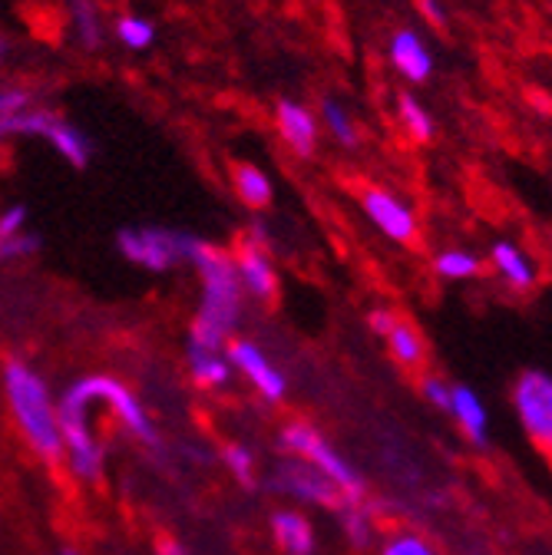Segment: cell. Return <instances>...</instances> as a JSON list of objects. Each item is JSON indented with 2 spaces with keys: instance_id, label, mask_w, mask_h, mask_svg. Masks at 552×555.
<instances>
[{
  "instance_id": "34",
  "label": "cell",
  "mask_w": 552,
  "mask_h": 555,
  "mask_svg": "<svg viewBox=\"0 0 552 555\" xmlns=\"http://www.w3.org/2000/svg\"><path fill=\"white\" fill-rule=\"evenodd\" d=\"M0 50H4V40H0Z\"/></svg>"
},
{
  "instance_id": "29",
  "label": "cell",
  "mask_w": 552,
  "mask_h": 555,
  "mask_svg": "<svg viewBox=\"0 0 552 555\" xmlns=\"http://www.w3.org/2000/svg\"><path fill=\"white\" fill-rule=\"evenodd\" d=\"M24 222H27V208H24V205H14V208H8V212L0 216V238L21 235V232H24Z\"/></svg>"
},
{
  "instance_id": "8",
  "label": "cell",
  "mask_w": 552,
  "mask_h": 555,
  "mask_svg": "<svg viewBox=\"0 0 552 555\" xmlns=\"http://www.w3.org/2000/svg\"><path fill=\"white\" fill-rule=\"evenodd\" d=\"M226 358H229L232 371H239L265 400H271V403L285 400L288 380H285V374L279 371V364H274L258 344L242 340V337H232V340L226 344Z\"/></svg>"
},
{
  "instance_id": "17",
  "label": "cell",
  "mask_w": 552,
  "mask_h": 555,
  "mask_svg": "<svg viewBox=\"0 0 552 555\" xmlns=\"http://www.w3.org/2000/svg\"><path fill=\"white\" fill-rule=\"evenodd\" d=\"M390 63L400 69L410 83H424L431 77V69H434L431 50L424 47V40L418 34H410V30H400L390 40Z\"/></svg>"
},
{
  "instance_id": "20",
  "label": "cell",
  "mask_w": 552,
  "mask_h": 555,
  "mask_svg": "<svg viewBox=\"0 0 552 555\" xmlns=\"http://www.w3.org/2000/svg\"><path fill=\"white\" fill-rule=\"evenodd\" d=\"M235 192H239V198L248 208H265L271 202V182H268V176L261 169L248 166V163L235 166Z\"/></svg>"
},
{
  "instance_id": "25",
  "label": "cell",
  "mask_w": 552,
  "mask_h": 555,
  "mask_svg": "<svg viewBox=\"0 0 552 555\" xmlns=\"http://www.w3.org/2000/svg\"><path fill=\"white\" fill-rule=\"evenodd\" d=\"M321 113H324V122H328V129L334 132V139L337 143H344V146H355L358 143V132H355V122H351V116L344 113L337 103H324L321 106Z\"/></svg>"
},
{
  "instance_id": "2",
  "label": "cell",
  "mask_w": 552,
  "mask_h": 555,
  "mask_svg": "<svg viewBox=\"0 0 552 555\" xmlns=\"http://www.w3.org/2000/svg\"><path fill=\"white\" fill-rule=\"evenodd\" d=\"M4 390H8L14 421H17L24 440L34 447V453L50 463L63 460V434H60L56 403H53L47 384L40 380V374L21 361H11L4 367Z\"/></svg>"
},
{
  "instance_id": "35",
  "label": "cell",
  "mask_w": 552,
  "mask_h": 555,
  "mask_svg": "<svg viewBox=\"0 0 552 555\" xmlns=\"http://www.w3.org/2000/svg\"><path fill=\"white\" fill-rule=\"evenodd\" d=\"M549 460H552V450H549Z\"/></svg>"
},
{
  "instance_id": "32",
  "label": "cell",
  "mask_w": 552,
  "mask_h": 555,
  "mask_svg": "<svg viewBox=\"0 0 552 555\" xmlns=\"http://www.w3.org/2000/svg\"><path fill=\"white\" fill-rule=\"evenodd\" d=\"M159 555H185V548L176 545L172 539H163V542H159Z\"/></svg>"
},
{
  "instance_id": "3",
  "label": "cell",
  "mask_w": 552,
  "mask_h": 555,
  "mask_svg": "<svg viewBox=\"0 0 552 555\" xmlns=\"http://www.w3.org/2000/svg\"><path fill=\"white\" fill-rule=\"evenodd\" d=\"M279 443H282V450H285L288 456H298V460L311 463L314 469H321V473L337 486L341 496L348 500V503H364V496H368V482H364V476L358 473V466H355L348 456H344L341 450H334V447L328 443V437L318 434L311 424H305V421L288 424V427L282 430Z\"/></svg>"
},
{
  "instance_id": "13",
  "label": "cell",
  "mask_w": 552,
  "mask_h": 555,
  "mask_svg": "<svg viewBox=\"0 0 552 555\" xmlns=\"http://www.w3.org/2000/svg\"><path fill=\"white\" fill-rule=\"evenodd\" d=\"M185 364H189L192 380L202 390H222V387H229V380L235 374L226 351H216V347H205L195 340H185Z\"/></svg>"
},
{
  "instance_id": "14",
  "label": "cell",
  "mask_w": 552,
  "mask_h": 555,
  "mask_svg": "<svg viewBox=\"0 0 552 555\" xmlns=\"http://www.w3.org/2000/svg\"><path fill=\"white\" fill-rule=\"evenodd\" d=\"M490 264H493V271L503 278V282L513 288V292H519V295H526V292H532L536 288V264H532V258L519 248V245H513V242H497L493 245V251H490Z\"/></svg>"
},
{
  "instance_id": "16",
  "label": "cell",
  "mask_w": 552,
  "mask_h": 555,
  "mask_svg": "<svg viewBox=\"0 0 552 555\" xmlns=\"http://www.w3.org/2000/svg\"><path fill=\"white\" fill-rule=\"evenodd\" d=\"M279 129H282L285 143L292 146V153H298L301 159H308L314 153L318 126H314V116L301 103H292V100L279 103Z\"/></svg>"
},
{
  "instance_id": "28",
  "label": "cell",
  "mask_w": 552,
  "mask_h": 555,
  "mask_svg": "<svg viewBox=\"0 0 552 555\" xmlns=\"http://www.w3.org/2000/svg\"><path fill=\"white\" fill-rule=\"evenodd\" d=\"M450 390H453V384H447L444 377H434V374H431V377H424V380H421V393H424V400H427V403H434V406H437V410H444V413L450 410Z\"/></svg>"
},
{
  "instance_id": "10",
  "label": "cell",
  "mask_w": 552,
  "mask_h": 555,
  "mask_svg": "<svg viewBox=\"0 0 552 555\" xmlns=\"http://www.w3.org/2000/svg\"><path fill=\"white\" fill-rule=\"evenodd\" d=\"M361 205H364L368 219H371L390 242L410 245L413 238H418V216H413V208H410L403 198H397L394 192L371 185V189L361 192Z\"/></svg>"
},
{
  "instance_id": "33",
  "label": "cell",
  "mask_w": 552,
  "mask_h": 555,
  "mask_svg": "<svg viewBox=\"0 0 552 555\" xmlns=\"http://www.w3.org/2000/svg\"><path fill=\"white\" fill-rule=\"evenodd\" d=\"M56 555H80V552H74V548H63V552H56Z\"/></svg>"
},
{
  "instance_id": "9",
  "label": "cell",
  "mask_w": 552,
  "mask_h": 555,
  "mask_svg": "<svg viewBox=\"0 0 552 555\" xmlns=\"http://www.w3.org/2000/svg\"><path fill=\"white\" fill-rule=\"evenodd\" d=\"M4 132H37V135H47L50 143L56 146V153H60L63 159H70L77 169H84V166L90 163V143H87V135L77 132L74 126L60 122V119L50 116V113L30 109V113L8 116V119H4Z\"/></svg>"
},
{
  "instance_id": "21",
  "label": "cell",
  "mask_w": 552,
  "mask_h": 555,
  "mask_svg": "<svg viewBox=\"0 0 552 555\" xmlns=\"http://www.w3.org/2000/svg\"><path fill=\"white\" fill-rule=\"evenodd\" d=\"M337 519H341V529H344V535H348V542L355 548L371 545V513L364 509V503L337 506Z\"/></svg>"
},
{
  "instance_id": "22",
  "label": "cell",
  "mask_w": 552,
  "mask_h": 555,
  "mask_svg": "<svg viewBox=\"0 0 552 555\" xmlns=\"http://www.w3.org/2000/svg\"><path fill=\"white\" fill-rule=\"evenodd\" d=\"M381 555H440V552L427 535L403 529V532L387 535V542L381 545Z\"/></svg>"
},
{
  "instance_id": "11",
  "label": "cell",
  "mask_w": 552,
  "mask_h": 555,
  "mask_svg": "<svg viewBox=\"0 0 552 555\" xmlns=\"http://www.w3.org/2000/svg\"><path fill=\"white\" fill-rule=\"evenodd\" d=\"M235 268H239L242 288L252 298L268 301V298H274V292H279V278H274V264L265 248V238H245L235 255Z\"/></svg>"
},
{
  "instance_id": "6",
  "label": "cell",
  "mask_w": 552,
  "mask_h": 555,
  "mask_svg": "<svg viewBox=\"0 0 552 555\" xmlns=\"http://www.w3.org/2000/svg\"><path fill=\"white\" fill-rule=\"evenodd\" d=\"M513 410L526 437L539 450H552V374L545 371H526L513 384Z\"/></svg>"
},
{
  "instance_id": "4",
  "label": "cell",
  "mask_w": 552,
  "mask_h": 555,
  "mask_svg": "<svg viewBox=\"0 0 552 555\" xmlns=\"http://www.w3.org/2000/svg\"><path fill=\"white\" fill-rule=\"evenodd\" d=\"M126 261L140 264L146 271H169L179 261H192L198 238L172 229H123L116 238Z\"/></svg>"
},
{
  "instance_id": "24",
  "label": "cell",
  "mask_w": 552,
  "mask_h": 555,
  "mask_svg": "<svg viewBox=\"0 0 552 555\" xmlns=\"http://www.w3.org/2000/svg\"><path fill=\"white\" fill-rule=\"evenodd\" d=\"M222 460H226L229 473L245 486V490H252V486H255V456H252V450L242 447V443H229L222 450Z\"/></svg>"
},
{
  "instance_id": "5",
  "label": "cell",
  "mask_w": 552,
  "mask_h": 555,
  "mask_svg": "<svg viewBox=\"0 0 552 555\" xmlns=\"http://www.w3.org/2000/svg\"><path fill=\"white\" fill-rule=\"evenodd\" d=\"M268 486L279 496H288L295 503H314V506H328V509H337V506L348 503L321 469H314L311 463H305L298 456L274 463V469L268 476Z\"/></svg>"
},
{
  "instance_id": "27",
  "label": "cell",
  "mask_w": 552,
  "mask_h": 555,
  "mask_svg": "<svg viewBox=\"0 0 552 555\" xmlns=\"http://www.w3.org/2000/svg\"><path fill=\"white\" fill-rule=\"evenodd\" d=\"M40 248V238L37 235H11V238H0V261H17V258H27Z\"/></svg>"
},
{
  "instance_id": "15",
  "label": "cell",
  "mask_w": 552,
  "mask_h": 555,
  "mask_svg": "<svg viewBox=\"0 0 552 555\" xmlns=\"http://www.w3.org/2000/svg\"><path fill=\"white\" fill-rule=\"evenodd\" d=\"M271 535L285 555H314V545H318L314 526L298 509L271 513Z\"/></svg>"
},
{
  "instance_id": "23",
  "label": "cell",
  "mask_w": 552,
  "mask_h": 555,
  "mask_svg": "<svg viewBox=\"0 0 552 555\" xmlns=\"http://www.w3.org/2000/svg\"><path fill=\"white\" fill-rule=\"evenodd\" d=\"M400 122L403 129L413 135V139H421V143H427V139L434 135V119L431 113L413 100V96H400Z\"/></svg>"
},
{
  "instance_id": "12",
  "label": "cell",
  "mask_w": 552,
  "mask_h": 555,
  "mask_svg": "<svg viewBox=\"0 0 552 555\" xmlns=\"http://www.w3.org/2000/svg\"><path fill=\"white\" fill-rule=\"evenodd\" d=\"M447 413L453 416L460 434L473 447H487V440H490V410H487V403L479 400L476 390H470L463 384H453V390H450V410Z\"/></svg>"
},
{
  "instance_id": "7",
  "label": "cell",
  "mask_w": 552,
  "mask_h": 555,
  "mask_svg": "<svg viewBox=\"0 0 552 555\" xmlns=\"http://www.w3.org/2000/svg\"><path fill=\"white\" fill-rule=\"evenodd\" d=\"M80 384L87 387V393L100 403H106L113 410L116 421L146 447H159V434H156V424L150 421L146 406L132 397L129 387H123L116 377H106V374H90V377H80Z\"/></svg>"
},
{
  "instance_id": "19",
  "label": "cell",
  "mask_w": 552,
  "mask_h": 555,
  "mask_svg": "<svg viewBox=\"0 0 552 555\" xmlns=\"http://www.w3.org/2000/svg\"><path fill=\"white\" fill-rule=\"evenodd\" d=\"M434 271L447 278V282H470V278L483 271V261L466 248H447L434 258Z\"/></svg>"
},
{
  "instance_id": "1",
  "label": "cell",
  "mask_w": 552,
  "mask_h": 555,
  "mask_svg": "<svg viewBox=\"0 0 552 555\" xmlns=\"http://www.w3.org/2000/svg\"><path fill=\"white\" fill-rule=\"evenodd\" d=\"M189 264H195L202 278V301L189 327V340L226 351V344L232 340V331L242 314V292H245L239 282L235 258L216 245L198 242Z\"/></svg>"
},
{
  "instance_id": "26",
  "label": "cell",
  "mask_w": 552,
  "mask_h": 555,
  "mask_svg": "<svg viewBox=\"0 0 552 555\" xmlns=\"http://www.w3.org/2000/svg\"><path fill=\"white\" fill-rule=\"evenodd\" d=\"M116 34H119V40H123L126 47H132V50H143V47L153 43V27H150L146 21H140V17H126V21H119Z\"/></svg>"
},
{
  "instance_id": "30",
  "label": "cell",
  "mask_w": 552,
  "mask_h": 555,
  "mask_svg": "<svg viewBox=\"0 0 552 555\" xmlns=\"http://www.w3.org/2000/svg\"><path fill=\"white\" fill-rule=\"evenodd\" d=\"M418 8H421V14H424L434 27H444V11L437 8V0H418Z\"/></svg>"
},
{
  "instance_id": "31",
  "label": "cell",
  "mask_w": 552,
  "mask_h": 555,
  "mask_svg": "<svg viewBox=\"0 0 552 555\" xmlns=\"http://www.w3.org/2000/svg\"><path fill=\"white\" fill-rule=\"evenodd\" d=\"M24 103V93H0V132H4V109H21Z\"/></svg>"
},
{
  "instance_id": "18",
  "label": "cell",
  "mask_w": 552,
  "mask_h": 555,
  "mask_svg": "<svg viewBox=\"0 0 552 555\" xmlns=\"http://www.w3.org/2000/svg\"><path fill=\"white\" fill-rule=\"evenodd\" d=\"M384 340H387L390 358H394L400 367H407V371H421V367L427 364V340L421 337L418 327H413L410 321H403L400 314H397V321L387 327Z\"/></svg>"
}]
</instances>
